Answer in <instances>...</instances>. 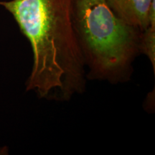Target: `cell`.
Returning a JSON list of instances; mask_svg holds the SVG:
<instances>
[{"label":"cell","mask_w":155,"mask_h":155,"mask_svg":"<svg viewBox=\"0 0 155 155\" xmlns=\"http://www.w3.org/2000/svg\"><path fill=\"white\" fill-rule=\"evenodd\" d=\"M71 17L87 77L112 83L129 80L142 32L119 18L106 0H71Z\"/></svg>","instance_id":"2"},{"label":"cell","mask_w":155,"mask_h":155,"mask_svg":"<svg viewBox=\"0 0 155 155\" xmlns=\"http://www.w3.org/2000/svg\"><path fill=\"white\" fill-rule=\"evenodd\" d=\"M0 5L30 42L33 65L27 90L68 101L83 92L86 68L71 17V0H9Z\"/></svg>","instance_id":"1"},{"label":"cell","mask_w":155,"mask_h":155,"mask_svg":"<svg viewBox=\"0 0 155 155\" xmlns=\"http://www.w3.org/2000/svg\"><path fill=\"white\" fill-rule=\"evenodd\" d=\"M140 53L148 57L155 71V23H150L146 30L141 32Z\"/></svg>","instance_id":"4"},{"label":"cell","mask_w":155,"mask_h":155,"mask_svg":"<svg viewBox=\"0 0 155 155\" xmlns=\"http://www.w3.org/2000/svg\"><path fill=\"white\" fill-rule=\"evenodd\" d=\"M155 0H106L113 12L127 24L143 32L150 25V7Z\"/></svg>","instance_id":"3"}]
</instances>
